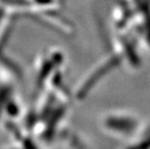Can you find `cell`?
<instances>
[{
  "instance_id": "1",
  "label": "cell",
  "mask_w": 150,
  "mask_h": 149,
  "mask_svg": "<svg viewBox=\"0 0 150 149\" xmlns=\"http://www.w3.org/2000/svg\"><path fill=\"white\" fill-rule=\"evenodd\" d=\"M6 109H7L9 114H11L13 116L17 115L18 113V109L17 105L13 104L12 102H9V104L7 105V107H6Z\"/></svg>"
}]
</instances>
